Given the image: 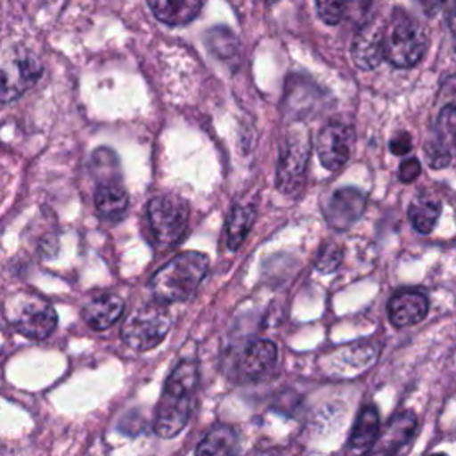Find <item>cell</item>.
<instances>
[{"label": "cell", "mask_w": 456, "mask_h": 456, "mask_svg": "<svg viewBox=\"0 0 456 456\" xmlns=\"http://www.w3.org/2000/svg\"><path fill=\"white\" fill-rule=\"evenodd\" d=\"M96 208L102 216L116 217L121 216L128 207V194L118 183H103L96 189L94 194Z\"/></svg>", "instance_id": "obj_20"}, {"label": "cell", "mask_w": 456, "mask_h": 456, "mask_svg": "<svg viewBox=\"0 0 456 456\" xmlns=\"http://www.w3.org/2000/svg\"><path fill=\"white\" fill-rule=\"evenodd\" d=\"M411 150V137L408 132H401L390 141V151L394 155H406Z\"/></svg>", "instance_id": "obj_26"}, {"label": "cell", "mask_w": 456, "mask_h": 456, "mask_svg": "<svg viewBox=\"0 0 456 456\" xmlns=\"http://www.w3.org/2000/svg\"><path fill=\"white\" fill-rule=\"evenodd\" d=\"M237 447V435L230 426H216L196 447L198 454H232Z\"/></svg>", "instance_id": "obj_22"}, {"label": "cell", "mask_w": 456, "mask_h": 456, "mask_svg": "<svg viewBox=\"0 0 456 456\" xmlns=\"http://www.w3.org/2000/svg\"><path fill=\"white\" fill-rule=\"evenodd\" d=\"M315 5L319 18L328 25H335L344 18L346 0H315Z\"/></svg>", "instance_id": "obj_24"}, {"label": "cell", "mask_w": 456, "mask_h": 456, "mask_svg": "<svg viewBox=\"0 0 456 456\" xmlns=\"http://www.w3.org/2000/svg\"><path fill=\"white\" fill-rule=\"evenodd\" d=\"M372 0H346V11L344 16L349 14L353 18H360L365 14V11L370 7Z\"/></svg>", "instance_id": "obj_27"}, {"label": "cell", "mask_w": 456, "mask_h": 456, "mask_svg": "<svg viewBox=\"0 0 456 456\" xmlns=\"http://www.w3.org/2000/svg\"><path fill=\"white\" fill-rule=\"evenodd\" d=\"M442 205L436 198L431 196H419L410 203L408 216L413 224V228L420 233H429L438 221Z\"/></svg>", "instance_id": "obj_19"}, {"label": "cell", "mask_w": 456, "mask_h": 456, "mask_svg": "<svg viewBox=\"0 0 456 456\" xmlns=\"http://www.w3.org/2000/svg\"><path fill=\"white\" fill-rule=\"evenodd\" d=\"M419 2H420L422 9H424V12H426L428 16L436 14V12L442 9V5L445 4V0H419Z\"/></svg>", "instance_id": "obj_28"}, {"label": "cell", "mask_w": 456, "mask_h": 456, "mask_svg": "<svg viewBox=\"0 0 456 456\" xmlns=\"http://www.w3.org/2000/svg\"><path fill=\"white\" fill-rule=\"evenodd\" d=\"M436 137L426 146V159L431 167H445L451 162V144L456 142V105H445L436 118Z\"/></svg>", "instance_id": "obj_12"}, {"label": "cell", "mask_w": 456, "mask_h": 456, "mask_svg": "<svg viewBox=\"0 0 456 456\" xmlns=\"http://www.w3.org/2000/svg\"><path fill=\"white\" fill-rule=\"evenodd\" d=\"M428 36L424 27L403 9H394L385 23L383 55L395 68H411L426 53Z\"/></svg>", "instance_id": "obj_3"}, {"label": "cell", "mask_w": 456, "mask_h": 456, "mask_svg": "<svg viewBox=\"0 0 456 456\" xmlns=\"http://www.w3.org/2000/svg\"><path fill=\"white\" fill-rule=\"evenodd\" d=\"M196 385V362L183 360L171 370L155 410L153 429L159 436L173 438L185 428L191 415Z\"/></svg>", "instance_id": "obj_1"}, {"label": "cell", "mask_w": 456, "mask_h": 456, "mask_svg": "<svg viewBox=\"0 0 456 456\" xmlns=\"http://www.w3.org/2000/svg\"><path fill=\"white\" fill-rule=\"evenodd\" d=\"M5 315L20 335L34 340L50 337L57 326V312L53 305L30 290L14 294L5 305Z\"/></svg>", "instance_id": "obj_4"}, {"label": "cell", "mask_w": 456, "mask_h": 456, "mask_svg": "<svg viewBox=\"0 0 456 456\" xmlns=\"http://www.w3.org/2000/svg\"><path fill=\"white\" fill-rule=\"evenodd\" d=\"M153 16L166 25H185L192 21L201 7V0H146Z\"/></svg>", "instance_id": "obj_16"}, {"label": "cell", "mask_w": 456, "mask_h": 456, "mask_svg": "<svg viewBox=\"0 0 456 456\" xmlns=\"http://www.w3.org/2000/svg\"><path fill=\"white\" fill-rule=\"evenodd\" d=\"M43 73L39 59L30 52H16L0 62V105H7L30 89Z\"/></svg>", "instance_id": "obj_7"}, {"label": "cell", "mask_w": 456, "mask_h": 456, "mask_svg": "<svg viewBox=\"0 0 456 456\" xmlns=\"http://www.w3.org/2000/svg\"><path fill=\"white\" fill-rule=\"evenodd\" d=\"M125 303L116 294H98L89 299L82 308V317L86 324L93 330H107L110 328L123 314Z\"/></svg>", "instance_id": "obj_15"}, {"label": "cell", "mask_w": 456, "mask_h": 456, "mask_svg": "<svg viewBox=\"0 0 456 456\" xmlns=\"http://www.w3.org/2000/svg\"><path fill=\"white\" fill-rule=\"evenodd\" d=\"M171 328V314L166 303L155 299L128 314L121 326L123 342L135 351H150L159 346Z\"/></svg>", "instance_id": "obj_5"}, {"label": "cell", "mask_w": 456, "mask_h": 456, "mask_svg": "<svg viewBox=\"0 0 456 456\" xmlns=\"http://www.w3.org/2000/svg\"><path fill=\"white\" fill-rule=\"evenodd\" d=\"M255 219V208L251 205H233L226 221V239L232 249H237L249 233Z\"/></svg>", "instance_id": "obj_21"}, {"label": "cell", "mask_w": 456, "mask_h": 456, "mask_svg": "<svg viewBox=\"0 0 456 456\" xmlns=\"http://www.w3.org/2000/svg\"><path fill=\"white\" fill-rule=\"evenodd\" d=\"M365 203L367 200L362 191L342 187L333 192L326 205V221L337 230H346L362 217Z\"/></svg>", "instance_id": "obj_11"}, {"label": "cell", "mask_w": 456, "mask_h": 456, "mask_svg": "<svg viewBox=\"0 0 456 456\" xmlns=\"http://www.w3.org/2000/svg\"><path fill=\"white\" fill-rule=\"evenodd\" d=\"M354 130L340 121H330L317 137V155L330 171H338L351 157Z\"/></svg>", "instance_id": "obj_9"}, {"label": "cell", "mask_w": 456, "mask_h": 456, "mask_svg": "<svg viewBox=\"0 0 456 456\" xmlns=\"http://www.w3.org/2000/svg\"><path fill=\"white\" fill-rule=\"evenodd\" d=\"M429 310L428 297L419 290H399L388 301V319L395 328L420 322Z\"/></svg>", "instance_id": "obj_13"}, {"label": "cell", "mask_w": 456, "mask_h": 456, "mask_svg": "<svg viewBox=\"0 0 456 456\" xmlns=\"http://www.w3.org/2000/svg\"><path fill=\"white\" fill-rule=\"evenodd\" d=\"M383 34L385 23L379 20L365 21L356 32L351 45V55L360 69H374L385 59Z\"/></svg>", "instance_id": "obj_10"}, {"label": "cell", "mask_w": 456, "mask_h": 456, "mask_svg": "<svg viewBox=\"0 0 456 456\" xmlns=\"http://www.w3.org/2000/svg\"><path fill=\"white\" fill-rule=\"evenodd\" d=\"M417 424V415L413 411L397 413L388 420L387 428L381 433H378L374 444L370 445V451L379 454H390L399 451L415 435Z\"/></svg>", "instance_id": "obj_14"}, {"label": "cell", "mask_w": 456, "mask_h": 456, "mask_svg": "<svg viewBox=\"0 0 456 456\" xmlns=\"http://www.w3.org/2000/svg\"><path fill=\"white\" fill-rule=\"evenodd\" d=\"M379 433V415L374 406H365L360 410L354 428L349 436V444L353 449H367L374 444Z\"/></svg>", "instance_id": "obj_18"}, {"label": "cell", "mask_w": 456, "mask_h": 456, "mask_svg": "<svg viewBox=\"0 0 456 456\" xmlns=\"http://www.w3.org/2000/svg\"><path fill=\"white\" fill-rule=\"evenodd\" d=\"M420 175V164L417 159H406L399 166V180L401 182H413Z\"/></svg>", "instance_id": "obj_25"}, {"label": "cell", "mask_w": 456, "mask_h": 456, "mask_svg": "<svg viewBox=\"0 0 456 456\" xmlns=\"http://www.w3.org/2000/svg\"><path fill=\"white\" fill-rule=\"evenodd\" d=\"M208 271V258L200 251H183L166 262L150 281L151 294L162 303L187 301Z\"/></svg>", "instance_id": "obj_2"}, {"label": "cell", "mask_w": 456, "mask_h": 456, "mask_svg": "<svg viewBox=\"0 0 456 456\" xmlns=\"http://www.w3.org/2000/svg\"><path fill=\"white\" fill-rule=\"evenodd\" d=\"M447 25H449V30H451L454 46H456V0H452V4H451L449 14H447Z\"/></svg>", "instance_id": "obj_29"}, {"label": "cell", "mask_w": 456, "mask_h": 456, "mask_svg": "<svg viewBox=\"0 0 456 456\" xmlns=\"http://www.w3.org/2000/svg\"><path fill=\"white\" fill-rule=\"evenodd\" d=\"M310 155V139L308 132L296 130L289 135L285 150L281 153L278 171H276V187L283 192H292L305 180V171Z\"/></svg>", "instance_id": "obj_8"}, {"label": "cell", "mask_w": 456, "mask_h": 456, "mask_svg": "<svg viewBox=\"0 0 456 456\" xmlns=\"http://www.w3.org/2000/svg\"><path fill=\"white\" fill-rule=\"evenodd\" d=\"M148 221L155 240L162 248L175 246L187 230L189 207L175 194L155 196L148 203Z\"/></svg>", "instance_id": "obj_6"}, {"label": "cell", "mask_w": 456, "mask_h": 456, "mask_svg": "<svg viewBox=\"0 0 456 456\" xmlns=\"http://www.w3.org/2000/svg\"><path fill=\"white\" fill-rule=\"evenodd\" d=\"M342 262V248L331 240L324 242L319 249V256L315 262V267L321 273H331L335 271Z\"/></svg>", "instance_id": "obj_23"}, {"label": "cell", "mask_w": 456, "mask_h": 456, "mask_svg": "<svg viewBox=\"0 0 456 456\" xmlns=\"http://www.w3.org/2000/svg\"><path fill=\"white\" fill-rule=\"evenodd\" d=\"M276 363V346L269 340H256L253 342L242 360H240V370L249 379H258L264 374H267Z\"/></svg>", "instance_id": "obj_17"}, {"label": "cell", "mask_w": 456, "mask_h": 456, "mask_svg": "<svg viewBox=\"0 0 456 456\" xmlns=\"http://www.w3.org/2000/svg\"><path fill=\"white\" fill-rule=\"evenodd\" d=\"M269 2H274V0H269Z\"/></svg>", "instance_id": "obj_30"}]
</instances>
